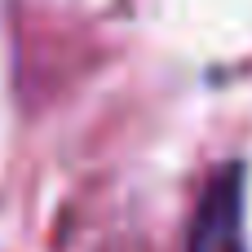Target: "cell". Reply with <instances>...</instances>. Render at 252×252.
<instances>
[{
  "label": "cell",
  "instance_id": "1",
  "mask_svg": "<svg viewBox=\"0 0 252 252\" xmlns=\"http://www.w3.org/2000/svg\"><path fill=\"white\" fill-rule=\"evenodd\" d=\"M186 252H248L244 239V164H226L213 173L195 221Z\"/></svg>",
  "mask_w": 252,
  "mask_h": 252
}]
</instances>
